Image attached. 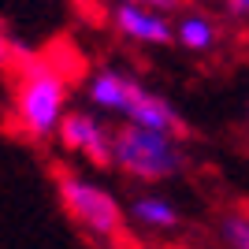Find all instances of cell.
I'll return each mask as SVG.
<instances>
[{"mask_svg":"<svg viewBox=\"0 0 249 249\" xmlns=\"http://www.w3.org/2000/svg\"><path fill=\"white\" fill-rule=\"evenodd\" d=\"M67 78L60 74V67H52L49 60H37L19 67V78H15V97H11V119H15V130H19L26 142H52L56 130H60L63 115L71 112L67 108Z\"/></svg>","mask_w":249,"mask_h":249,"instance_id":"1","label":"cell"},{"mask_svg":"<svg viewBox=\"0 0 249 249\" xmlns=\"http://www.w3.org/2000/svg\"><path fill=\"white\" fill-rule=\"evenodd\" d=\"M112 167L134 182H167L186 171V149L178 134L119 123L112 130Z\"/></svg>","mask_w":249,"mask_h":249,"instance_id":"2","label":"cell"},{"mask_svg":"<svg viewBox=\"0 0 249 249\" xmlns=\"http://www.w3.org/2000/svg\"><path fill=\"white\" fill-rule=\"evenodd\" d=\"M56 197H60L63 212H67L89 238H97V242L123 238L126 212H123V205H119V197H115L104 182L86 178V175H78V171H56Z\"/></svg>","mask_w":249,"mask_h":249,"instance_id":"3","label":"cell"},{"mask_svg":"<svg viewBox=\"0 0 249 249\" xmlns=\"http://www.w3.org/2000/svg\"><path fill=\"white\" fill-rule=\"evenodd\" d=\"M56 142L63 153H74L97 167H112V130L93 108H71L56 130Z\"/></svg>","mask_w":249,"mask_h":249,"instance_id":"4","label":"cell"},{"mask_svg":"<svg viewBox=\"0 0 249 249\" xmlns=\"http://www.w3.org/2000/svg\"><path fill=\"white\" fill-rule=\"evenodd\" d=\"M112 30L142 49H164L175 41V19L138 4V0H115L112 4Z\"/></svg>","mask_w":249,"mask_h":249,"instance_id":"5","label":"cell"},{"mask_svg":"<svg viewBox=\"0 0 249 249\" xmlns=\"http://www.w3.org/2000/svg\"><path fill=\"white\" fill-rule=\"evenodd\" d=\"M119 123H134V126H149V130H164V134H178L182 138V115L167 97L153 93L149 86L134 82L130 97H126V112Z\"/></svg>","mask_w":249,"mask_h":249,"instance_id":"6","label":"cell"},{"mask_svg":"<svg viewBox=\"0 0 249 249\" xmlns=\"http://www.w3.org/2000/svg\"><path fill=\"white\" fill-rule=\"evenodd\" d=\"M138 78L123 67H97L89 71L86 78V101L93 108L97 115H115V119H123L126 112V97H130V86Z\"/></svg>","mask_w":249,"mask_h":249,"instance_id":"7","label":"cell"},{"mask_svg":"<svg viewBox=\"0 0 249 249\" xmlns=\"http://www.w3.org/2000/svg\"><path fill=\"white\" fill-rule=\"evenodd\" d=\"M175 41L186 52H208V49H216V41H219V26H216V19H212L208 11H201V8L178 11Z\"/></svg>","mask_w":249,"mask_h":249,"instance_id":"8","label":"cell"},{"mask_svg":"<svg viewBox=\"0 0 249 249\" xmlns=\"http://www.w3.org/2000/svg\"><path fill=\"white\" fill-rule=\"evenodd\" d=\"M126 216L145 231H175L178 223H182L178 208L167 197H160V194H138V197L130 201V208H126Z\"/></svg>","mask_w":249,"mask_h":249,"instance_id":"9","label":"cell"},{"mask_svg":"<svg viewBox=\"0 0 249 249\" xmlns=\"http://www.w3.org/2000/svg\"><path fill=\"white\" fill-rule=\"evenodd\" d=\"M219 238L227 249H249V212H227L219 219Z\"/></svg>","mask_w":249,"mask_h":249,"instance_id":"10","label":"cell"},{"mask_svg":"<svg viewBox=\"0 0 249 249\" xmlns=\"http://www.w3.org/2000/svg\"><path fill=\"white\" fill-rule=\"evenodd\" d=\"M138 4H145V8L160 11V15H171V19H175L178 8H182V0H138Z\"/></svg>","mask_w":249,"mask_h":249,"instance_id":"11","label":"cell"},{"mask_svg":"<svg viewBox=\"0 0 249 249\" xmlns=\"http://www.w3.org/2000/svg\"><path fill=\"white\" fill-rule=\"evenodd\" d=\"M223 8H227L231 19H238V22L249 19V0H223Z\"/></svg>","mask_w":249,"mask_h":249,"instance_id":"12","label":"cell"},{"mask_svg":"<svg viewBox=\"0 0 249 249\" xmlns=\"http://www.w3.org/2000/svg\"><path fill=\"white\" fill-rule=\"evenodd\" d=\"M4 67H11V37L0 30V71H4Z\"/></svg>","mask_w":249,"mask_h":249,"instance_id":"13","label":"cell"},{"mask_svg":"<svg viewBox=\"0 0 249 249\" xmlns=\"http://www.w3.org/2000/svg\"><path fill=\"white\" fill-rule=\"evenodd\" d=\"M182 4H194V8H205V4H212V0H182Z\"/></svg>","mask_w":249,"mask_h":249,"instance_id":"14","label":"cell"}]
</instances>
